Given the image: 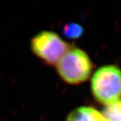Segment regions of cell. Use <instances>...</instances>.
Listing matches in <instances>:
<instances>
[{"label":"cell","mask_w":121,"mask_h":121,"mask_svg":"<svg viewBox=\"0 0 121 121\" xmlns=\"http://www.w3.org/2000/svg\"><path fill=\"white\" fill-rule=\"evenodd\" d=\"M91 88L99 102L105 105L120 99L121 96V69L114 65L100 67L94 73Z\"/></svg>","instance_id":"cell-2"},{"label":"cell","mask_w":121,"mask_h":121,"mask_svg":"<svg viewBox=\"0 0 121 121\" xmlns=\"http://www.w3.org/2000/svg\"><path fill=\"white\" fill-rule=\"evenodd\" d=\"M63 32L69 39H78L83 34V28L77 23H67L63 28Z\"/></svg>","instance_id":"cell-6"},{"label":"cell","mask_w":121,"mask_h":121,"mask_svg":"<svg viewBox=\"0 0 121 121\" xmlns=\"http://www.w3.org/2000/svg\"><path fill=\"white\" fill-rule=\"evenodd\" d=\"M67 121H107L103 114L95 108L82 106L73 110L69 114Z\"/></svg>","instance_id":"cell-4"},{"label":"cell","mask_w":121,"mask_h":121,"mask_svg":"<svg viewBox=\"0 0 121 121\" xmlns=\"http://www.w3.org/2000/svg\"><path fill=\"white\" fill-rule=\"evenodd\" d=\"M69 47L59 35L51 31H42L31 40L32 51L48 65H56Z\"/></svg>","instance_id":"cell-3"},{"label":"cell","mask_w":121,"mask_h":121,"mask_svg":"<svg viewBox=\"0 0 121 121\" xmlns=\"http://www.w3.org/2000/svg\"><path fill=\"white\" fill-rule=\"evenodd\" d=\"M58 74L69 84H78L88 79L92 71V63L83 50L69 46L56 64Z\"/></svg>","instance_id":"cell-1"},{"label":"cell","mask_w":121,"mask_h":121,"mask_svg":"<svg viewBox=\"0 0 121 121\" xmlns=\"http://www.w3.org/2000/svg\"><path fill=\"white\" fill-rule=\"evenodd\" d=\"M102 114L107 121H121V99L106 105Z\"/></svg>","instance_id":"cell-5"}]
</instances>
